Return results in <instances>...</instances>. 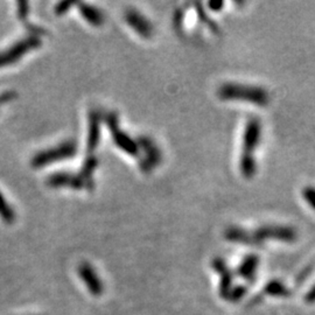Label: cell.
I'll use <instances>...</instances> for the list:
<instances>
[{
	"label": "cell",
	"instance_id": "9",
	"mask_svg": "<svg viewBox=\"0 0 315 315\" xmlns=\"http://www.w3.org/2000/svg\"><path fill=\"white\" fill-rule=\"evenodd\" d=\"M139 149L144 150L145 159L141 161V169L144 172H151L154 166H157L161 160V153L154 142L149 138L142 137L139 139Z\"/></svg>",
	"mask_w": 315,
	"mask_h": 315
},
{
	"label": "cell",
	"instance_id": "8",
	"mask_svg": "<svg viewBox=\"0 0 315 315\" xmlns=\"http://www.w3.org/2000/svg\"><path fill=\"white\" fill-rule=\"evenodd\" d=\"M261 125L258 118H250L245 125L243 136V153L253 154L259 144Z\"/></svg>",
	"mask_w": 315,
	"mask_h": 315
},
{
	"label": "cell",
	"instance_id": "11",
	"mask_svg": "<svg viewBox=\"0 0 315 315\" xmlns=\"http://www.w3.org/2000/svg\"><path fill=\"white\" fill-rule=\"evenodd\" d=\"M212 269L221 276V283H220V294L221 297L226 299L228 293L230 292L232 288V273L227 264L224 263L223 259L216 258L212 260Z\"/></svg>",
	"mask_w": 315,
	"mask_h": 315
},
{
	"label": "cell",
	"instance_id": "17",
	"mask_svg": "<svg viewBox=\"0 0 315 315\" xmlns=\"http://www.w3.org/2000/svg\"><path fill=\"white\" fill-rule=\"evenodd\" d=\"M239 169L244 178L252 179L257 172L256 159L251 153H242L239 159Z\"/></svg>",
	"mask_w": 315,
	"mask_h": 315
},
{
	"label": "cell",
	"instance_id": "6",
	"mask_svg": "<svg viewBox=\"0 0 315 315\" xmlns=\"http://www.w3.org/2000/svg\"><path fill=\"white\" fill-rule=\"evenodd\" d=\"M47 185L52 188H72V189H89L87 182L80 177V174H72L68 172L54 173L47 179Z\"/></svg>",
	"mask_w": 315,
	"mask_h": 315
},
{
	"label": "cell",
	"instance_id": "13",
	"mask_svg": "<svg viewBox=\"0 0 315 315\" xmlns=\"http://www.w3.org/2000/svg\"><path fill=\"white\" fill-rule=\"evenodd\" d=\"M226 238L230 242H236L239 244H247V245H259L260 242L257 240V238L253 234H250L247 230H243V229L237 228V227H231L229 228L226 231Z\"/></svg>",
	"mask_w": 315,
	"mask_h": 315
},
{
	"label": "cell",
	"instance_id": "2",
	"mask_svg": "<svg viewBox=\"0 0 315 315\" xmlns=\"http://www.w3.org/2000/svg\"><path fill=\"white\" fill-rule=\"evenodd\" d=\"M76 153L77 142L74 140H68L61 142L60 145L52 147V149L35 154L31 163L34 168H41V167L51 165V163L68 160V159L75 157Z\"/></svg>",
	"mask_w": 315,
	"mask_h": 315
},
{
	"label": "cell",
	"instance_id": "1",
	"mask_svg": "<svg viewBox=\"0 0 315 315\" xmlns=\"http://www.w3.org/2000/svg\"><path fill=\"white\" fill-rule=\"evenodd\" d=\"M217 96L222 101H243L257 106H268L270 95L264 88L238 83H226L217 90Z\"/></svg>",
	"mask_w": 315,
	"mask_h": 315
},
{
	"label": "cell",
	"instance_id": "7",
	"mask_svg": "<svg viewBox=\"0 0 315 315\" xmlns=\"http://www.w3.org/2000/svg\"><path fill=\"white\" fill-rule=\"evenodd\" d=\"M125 21L138 35L144 39H150L153 35V25L136 10H128L125 12Z\"/></svg>",
	"mask_w": 315,
	"mask_h": 315
},
{
	"label": "cell",
	"instance_id": "10",
	"mask_svg": "<svg viewBox=\"0 0 315 315\" xmlns=\"http://www.w3.org/2000/svg\"><path fill=\"white\" fill-rule=\"evenodd\" d=\"M79 275L92 296L97 297L103 293L104 286L91 265H89L88 263H82L79 268Z\"/></svg>",
	"mask_w": 315,
	"mask_h": 315
},
{
	"label": "cell",
	"instance_id": "21",
	"mask_svg": "<svg viewBox=\"0 0 315 315\" xmlns=\"http://www.w3.org/2000/svg\"><path fill=\"white\" fill-rule=\"evenodd\" d=\"M302 196H304L305 201L307 202L310 207L315 210V188L314 187H306L302 190Z\"/></svg>",
	"mask_w": 315,
	"mask_h": 315
},
{
	"label": "cell",
	"instance_id": "22",
	"mask_svg": "<svg viewBox=\"0 0 315 315\" xmlns=\"http://www.w3.org/2000/svg\"><path fill=\"white\" fill-rule=\"evenodd\" d=\"M72 5H75V3L74 2H61L57 4V5L55 6V13L57 15H62L64 13H67V12L69 11V8H70Z\"/></svg>",
	"mask_w": 315,
	"mask_h": 315
},
{
	"label": "cell",
	"instance_id": "24",
	"mask_svg": "<svg viewBox=\"0 0 315 315\" xmlns=\"http://www.w3.org/2000/svg\"><path fill=\"white\" fill-rule=\"evenodd\" d=\"M15 97H16V93L13 92V91L3 93V95H0V105L8 103V102H10V101L14 100Z\"/></svg>",
	"mask_w": 315,
	"mask_h": 315
},
{
	"label": "cell",
	"instance_id": "5",
	"mask_svg": "<svg viewBox=\"0 0 315 315\" xmlns=\"http://www.w3.org/2000/svg\"><path fill=\"white\" fill-rule=\"evenodd\" d=\"M258 242L264 239H277L283 242H293L297 239V231L291 227L265 226L253 232Z\"/></svg>",
	"mask_w": 315,
	"mask_h": 315
},
{
	"label": "cell",
	"instance_id": "18",
	"mask_svg": "<svg viewBox=\"0 0 315 315\" xmlns=\"http://www.w3.org/2000/svg\"><path fill=\"white\" fill-rule=\"evenodd\" d=\"M264 292L269 296L273 297H288L291 296V291L286 286L278 280H272L266 284L264 288Z\"/></svg>",
	"mask_w": 315,
	"mask_h": 315
},
{
	"label": "cell",
	"instance_id": "20",
	"mask_svg": "<svg viewBox=\"0 0 315 315\" xmlns=\"http://www.w3.org/2000/svg\"><path fill=\"white\" fill-rule=\"evenodd\" d=\"M248 288L245 286H236V287H232L230 289V292L228 293V296L226 298V300L230 302H237L240 299H243V297L247 294Z\"/></svg>",
	"mask_w": 315,
	"mask_h": 315
},
{
	"label": "cell",
	"instance_id": "3",
	"mask_svg": "<svg viewBox=\"0 0 315 315\" xmlns=\"http://www.w3.org/2000/svg\"><path fill=\"white\" fill-rule=\"evenodd\" d=\"M41 46V39L39 36H30L21 41L14 43L11 48L6 49L0 53V68L6 67V65L13 64L18 62L20 59L27 53H30L34 49L39 48Z\"/></svg>",
	"mask_w": 315,
	"mask_h": 315
},
{
	"label": "cell",
	"instance_id": "25",
	"mask_svg": "<svg viewBox=\"0 0 315 315\" xmlns=\"http://www.w3.org/2000/svg\"><path fill=\"white\" fill-rule=\"evenodd\" d=\"M224 6L223 2H209L208 3V7L210 8L212 12H220Z\"/></svg>",
	"mask_w": 315,
	"mask_h": 315
},
{
	"label": "cell",
	"instance_id": "12",
	"mask_svg": "<svg viewBox=\"0 0 315 315\" xmlns=\"http://www.w3.org/2000/svg\"><path fill=\"white\" fill-rule=\"evenodd\" d=\"M101 116L100 112L92 110L89 114V133H88V152L92 153L100 144L101 138Z\"/></svg>",
	"mask_w": 315,
	"mask_h": 315
},
{
	"label": "cell",
	"instance_id": "26",
	"mask_svg": "<svg viewBox=\"0 0 315 315\" xmlns=\"http://www.w3.org/2000/svg\"><path fill=\"white\" fill-rule=\"evenodd\" d=\"M305 301L307 302V304H314V302H315V285L309 289L307 294L305 296Z\"/></svg>",
	"mask_w": 315,
	"mask_h": 315
},
{
	"label": "cell",
	"instance_id": "4",
	"mask_svg": "<svg viewBox=\"0 0 315 315\" xmlns=\"http://www.w3.org/2000/svg\"><path fill=\"white\" fill-rule=\"evenodd\" d=\"M106 124H108V128L112 134L113 141L117 147H119L123 152H125L129 155H133V157L138 155L139 144L134 139L131 138L129 134H126L125 132L119 130V128H118V117L116 113L111 112L108 114V117H106Z\"/></svg>",
	"mask_w": 315,
	"mask_h": 315
},
{
	"label": "cell",
	"instance_id": "19",
	"mask_svg": "<svg viewBox=\"0 0 315 315\" xmlns=\"http://www.w3.org/2000/svg\"><path fill=\"white\" fill-rule=\"evenodd\" d=\"M0 217L8 224H12L15 220V212L13 208L7 203L2 193H0Z\"/></svg>",
	"mask_w": 315,
	"mask_h": 315
},
{
	"label": "cell",
	"instance_id": "15",
	"mask_svg": "<svg viewBox=\"0 0 315 315\" xmlns=\"http://www.w3.org/2000/svg\"><path fill=\"white\" fill-rule=\"evenodd\" d=\"M258 265L259 257L257 255H249L245 257L238 266V275L249 281H253Z\"/></svg>",
	"mask_w": 315,
	"mask_h": 315
},
{
	"label": "cell",
	"instance_id": "14",
	"mask_svg": "<svg viewBox=\"0 0 315 315\" xmlns=\"http://www.w3.org/2000/svg\"><path fill=\"white\" fill-rule=\"evenodd\" d=\"M81 14L92 26H102L104 23V14L97 7L84 3H76Z\"/></svg>",
	"mask_w": 315,
	"mask_h": 315
},
{
	"label": "cell",
	"instance_id": "16",
	"mask_svg": "<svg viewBox=\"0 0 315 315\" xmlns=\"http://www.w3.org/2000/svg\"><path fill=\"white\" fill-rule=\"evenodd\" d=\"M98 165V159L95 157V155H90L87 159H85V161L83 162V166H82L81 172H80V177L84 180L85 182H87L89 190H92L93 186H95V183H93L92 180V175L93 172L97 168Z\"/></svg>",
	"mask_w": 315,
	"mask_h": 315
},
{
	"label": "cell",
	"instance_id": "23",
	"mask_svg": "<svg viewBox=\"0 0 315 315\" xmlns=\"http://www.w3.org/2000/svg\"><path fill=\"white\" fill-rule=\"evenodd\" d=\"M28 13H30V4L27 2H19L18 3V16L19 19L26 20Z\"/></svg>",
	"mask_w": 315,
	"mask_h": 315
}]
</instances>
